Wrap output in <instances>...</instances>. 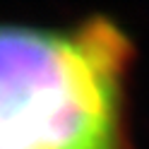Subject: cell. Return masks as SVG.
Here are the masks:
<instances>
[{"label": "cell", "mask_w": 149, "mask_h": 149, "mask_svg": "<svg viewBox=\"0 0 149 149\" xmlns=\"http://www.w3.org/2000/svg\"><path fill=\"white\" fill-rule=\"evenodd\" d=\"M130 36L108 17L0 22V149H132Z\"/></svg>", "instance_id": "obj_1"}]
</instances>
